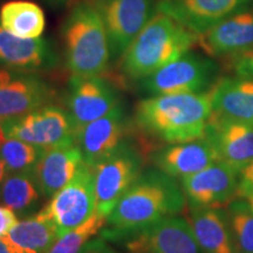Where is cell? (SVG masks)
I'll use <instances>...</instances> for the list:
<instances>
[{
    "label": "cell",
    "instance_id": "cell-25",
    "mask_svg": "<svg viewBox=\"0 0 253 253\" xmlns=\"http://www.w3.org/2000/svg\"><path fill=\"white\" fill-rule=\"evenodd\" d=\"M0 24L9 33L36 39L45 31V14L39 6L26 0L6 2L0 9Z\"/></svg>",
    "mask_w": 253,
    "mask_h": 253
},
{
    "label": "cell",
    "instance_id": "cell-27",
    "mask_svg": "<svg viewBox=\"0 0 253 253\" xmlns=\"http://www.w3.org/2000/svg\"><path fill=\"white\" fill-rule=\"evenodd\" d=\"M107 225V217L95 212L86 223L55 240L47 253H81L88 243Z\"/></svg>",
    "mask_w": 253,
    "mask_h": 253
},
{
    "label": "cell",
    "instance_id": "cell-5",
    "mask_svg": "<svg viewBox=\"0 0 253 253\" xmlns=\"http://www.w3.org/2000/svg\"><path fill=\"white\" fill-rule=\"evenodd\" d=\"M143 154L128 138L94 167L97 213L109 216L120 199L143 171Z\"/></svg>",
    "mask_w": 253,
    "mask_h": 253
},
{
    "label": "cell",
    "instance_id": "cell-36",
    "mask_svg": "<svg viewBox=\"0 0 253 253\" xmlns=\"http://www.w3.org/2000/svg\"><path fill=\"white\" fill-rule=\"evenodd\" d=\"M246 202H248L250 207H251V209L253 210V194H250L249 196H246V197L244 198Z\"/></svg>",
    "mask_w": 253,
    "mask_h": 253
},
{
    "label": "cell",
    "instance_id": "cell-30",
    "mask_svg": "<svg viewBox=\"0 0 253 253\" xmlns=\"http://www.w3.org/2000/svg\"><path fill=\"white\" fill-rule=\"evenodd\" d=\"M250 194H253V160L239 172L236 198L244 199Z\"/></svg>",
    "mask_w": 253,
    "mask_h": 253
},
{
    "label": "cell",
    "instance_id": "cell-22",
    "mask_svg": "<svg viewBox=\"0 0 253 253\" xmlns=\"http://www.w3.org/2000/svg\"><path fill=\"white\" fill-rule=\"evenodd\" d=\"M210 93L213 114L253 126V79H219Z\"/></svg>",
    "mask_w": 253,
    "mask_h": 253
},
{
    "label": "cell",
    "instance_id": "cell-34",
    "mask_svg": "<svg viewBox=\"0 0 253 253\" xmlns=\"http://www.w3.org/2000/svg\"><path fill=\"white\" fill-rule=\"evenodd\" d=\"M7 175H8L7 167H6V164L4 162V160L1 158V156H0V185H1V183L4 182V179L6 178V176Z\"/></svg>",
    "mask_w": 253,
    "mask_h": 253
},
{
    "label": "cell",
    "instance_id": "cell-3",
    "mask_svg": "<svg viewBox=\"0 0 253 253\" xmlns=\"http://www.w3.org/2000/svg\"><path fill=\"white\" fill-rule=\"evenodd\" d=\"M197 42V34L157 12L123 53L121 69L126 79L141 81L190 52Z\"/></svg>",
    "mask_w": 253,
    "mask_h": 253
},
{
    "label": "cell",
    "instance_id": "cell-15",
    "mask_svg": "<svg viewBox=\"0 0 253 253\" xmlns=\"http://www.w3.org/2000/svg\"><path fill=\"white\" fill-rule=\"evenodd\" d=\"M252 0H157V11L202 36Z\"/></svg>",
    "mask_w": 253,
    "mask_h": 253
},
{
    "label": "cell",
    "instance_id": "cell-35",
    "mask_svg": "<svg viewBox=\"0 0 253 253\" xmlns=\"http://www.w3.org/2000/svg\"><path fill=\"white\" fill-rule=\"evenodd\" d=\"M6 138L7 137H6L5 132H4V130H2V126H1V125H0V147H1L2 143H4Z\"/></svg>",
    "mask_w": 253,
    "mask_h": 253
},
{
    "label": "cell",
    "instance_id": "cell-6",
    "mask_svg": "<svg viewBox=\"0 0 253 253\" xmlns=\"http://www.w3.org/2000/svg\"><path fill=\"white\" fill-rule=\"evenodd\" d=\"M0 125L7 138H17L43 149L77 143L78 129L71 114L53 103Z\"/></svg>",
    "mask_w": 253,
    "mask_h": 253
},
{
    "label": "cell",
    "instance_id": "cell-26",
    "mask_svg": "<svg viewBox=\"0 0 253 253\" xmlns=\"http://www.w3.org/2000/svg\"><path fill=\"white\" fill-rule=\"evenodd\" d=\"M226 214L238 253H253V210L245 199L236 198L226 207Z\"/></svg>",
    "mask_w": 253,
    "mask_h": 253
},
{
    "label": "cell",
    "instance_id": "cell-9",
    "mask_svg": "<svg viewBox=\"0 0 253 253\" xmlns=\"http://www.w3.org/2000/svg\"><path fill=\"white\" fill-rule=\"evenodd\" d=\"M108 34L112 59L121 58L157 13V0H103L97 5Z\"/></svg>",
    "mask_w": 253,
    "mask_h": 253
},
{
    "label": "cell",
    "instance_id": "cell-29",
    "mask_svg": "<svg viewBox=\"0 0 253 253\" xmlns=\"http://www.w3.org/2000/svg\"><path fill=\"white\" fill-rule=\"evenodd\" d=\"M230 58L231 71L235 73L236 77L253 79V46Z\"/></svg>",
    "mask_w": 253,
    "mask_h": 253
},
{
    "label": "cell",
    "instance_id": "cell-17",
    "mask_svg": "<svg viewBox=\"0 0 253 253\" xmlns=\"http://www.w3.org/2000/svg\"><path fill=\"white\" fill-rule=\"evenodd\" d=\"M58 61V54L48 40L17 37L0 24V67L37 73L54 68Z\"/></svg>",
    "mask_w": 253,
    "mask_h": 253
},
{
    "label": "cell",
    "instance_id": "cell-1",
    "mask_svg": "<svg viewBox=\"0 0 253 253\" xmlns=\"http://www.w3.org/2000/svg\"><path fill=\"white\" fill-rule=\"evenodd\" d=\"M182 186L157 168L143 170L107 217L102 238L123 242L132 233L164 218L177 216L185 207Z\"/></svg>",
    "mask_w": 253,
    "mask_h": 253
},
{
    "label": "cell",
    "instance_id": "cell-20",
    "mask_svg": "<svg viewBox=\"0 0 253 253\" xmlns=\"http://www.w3.org/2000/svg\"><path fill=\"white\" fill-rule=\"evenodd\" d=\"M84 162L77 143L47 148L33 169L43 198H52L71 182Z\"/></svg>",
    "mask_w": 253,
    "mask_h": 253
},
{
    "label": "cell",
    "instance_id": "cell-8",
    "mask_svg": "<svg viewBox=\"0 0 253 253\" xmlns=\"http://www.w3.org/2000/svg\"><path fill=\"white\" fill-rule=\"evenodd\" d=\"M218 66L212 59L188 52L141 80L150 95L203 93L217 82Z\"/></svg>",
    "mask_w": 253,
    "mask_h": 253
},
{
    "label": "cell",
    "instance_id": "cell-23",
    "mask_svg": "<svg viewBox=\"0 0 253 253\" xmlns=\"http://www.w3.org/2000/svg\"><path fill=\"white\" fill-rule=\"evenodd\" d=\"M6 237L23 253H47L59 233L54 223L38 211L19 220Z\"/></svg>",
    "mask_w": 253,
    "mask_h": 253
},
{
    "label": "cell",
    "instance_id": "cell-32",
    "mask_svg": "<svg viewBox=\"0 0 253 253\" xmlns=\"http://www.w3.org/2000/svg\"><path fill=\"white\" fill-rule=\"evenodd\" d=\"M81 253H118L112 246L107 244L104 238H94L84 246Z\"/></svg>",
    "mask_w": 253,
    "mask_h": 253
},
{
    "label": "cell",
    "instance_id": "cell-14",
    "mask_svg": "<svg viewBox=\"0 0 253 253\" xmlns=\"http://www.w3.org/2000/svg\"><path fill=\"white\" fill-rule=\"evenodd\" d=\"M183 194L190 208H226L236 199L238 173L224 162L181 178Z\"/></svg>",
    "mask_w": 253,
    "mask_h": 253
},
{
    "label": "cell",
    "instance_id": "cell-7",
    "mask_svg": "<svg viewBox=\"0 0 253 253\" xmlns=\"http://www.w3.org/2000/svg\"><path fill=\"white\" fill-rule=\"evenodd\" d=\"M54 223L59 237L77 229L96 212L94 167L82 162L67 185L40 210Z\"/></svg>",
    "mask_w": 253,
    "mask_h": 253
},
{
    "label": "cell",
    "instance_id": "cell-16",
    "mask_svg": "<svg viewBox=\"0 0 253 253\" xmlns=\"http://www.w3.org/2000/svg\"><path fill=\"white\" fill-rule=\"evenodd\" d=\"M207 137L220 162L238 173L253 160V126L221 118L212 113L208 122Z\"/></svg>",
    "mask_w": 253,
    "mask_h": 253
},
{
    "label": "cell",
    "instance_id": "cell-18",
    "mask_svg": "<svg viewBox=\"0 0 253 253\" xmlns=\"http://www.w3.org/2000/svg\"><path fill=\"white\" fill-rule=\"evenodd\" d=\"M202 49L211 58L232 56L253 46V9L249 7L218 23L198 37Z\"/></svg>",
    "mask_w": 253,
    "mask_h": 253
},
{
    "label": "cell",
    "instance_id": "cell-10",
    "mask_svg": "<svg viewBox=\"0 0 253 253\" xmlns=\"http://www.w3.org/2000/svg\"><path fill=\"white\" fill-rule=\"evenodd\" d=\"M54 97V89L34 73L0 67V123L47 106Z\"/></svg>",
    "mask_w": 253,
    "mask_h": 253
},
{
    "label": "cell",
    "instance_id": "cell-24",
    "mask_svg": "<svg viewBox=\"0 0 253 253\" xmlns=\"http://www.w3.org/2000/svg\"><path fill=\"white\" fill-rule=\"evenodd\" d=\"M42 197L33 170L8 172L0 185V203L12 209L18 216L36 213L34 209Z\"/></svg>",
    "mask_w": 253,
    "mask_h": 253
},
{
    "label": "cell",
    "instance_id": "cell-33",
    "mask_svg": "<svg viewBox=\"0 0 253 253\" xmlns=\"http://www.w3.org/2000/svg\"><path fill=\"white\" fill-rule=\"evenodd\" d=\"M0 253H23L7 237L0 238Z\"/></svg>",
    "mask_w": 253,
    "mask_h": 253
},
{
    "label": "cell",
    "instance_id": "cell-12",
    "mask_svg": "<svg viewBox=\"0 0 253 253\" xmlns=\"http://www.w3.org/2000/svg\"><path fill=\"white\" fill-rule=\"evenodd\" d=\"M119 103L121 101L118 90L104 79L72 75L66 104L78 132L88 123L102 118Z\"/></svg>",
    "mask_w": 253,
    "mask_h": 253
},
{
    "label": "cell",
    "instance_id": "cell-31",
    "mask_svg": "<svg viewBox=\"0 0 253 253\" xmlns=\"http://www.w3.org/2000/svg\"><path fill=\"white\" fill-rule=\"evenodd\" d=\"M18 221V214L12 209L0 203V238L7 236Z\"/></svg>",
    "mask_w": 253,
    "mask_h": 253
},
{
    "label": "cell",
    "instance_id": "cell-21",
    "mask_svg": "<svg viewBox=\"0 0 253 253\" xmlns=\"http://www.w3.org/2000/svg\"><path fill=\"white\" fill-rule=\"evenodd\" d=\"M188 221L202 253H238L223 208H190Z\"/></svg>",
    "mask_w": 253,
    "mask_h": 253
},
{
    "label": "cell",
    "instance_id": "cell-19",
    "mask_svg": "<svg viewBox=\"0 0 253 253\" xmlns=\"http://www.w3.org/2000/svg\"><path fill=\"white\" fill-rule=\"evenodd\" d=\"M151 160L155 167L168 176L183 178L218 162L219 158L210 141L203 137L184 143L168 144L155 150Z\"/></svg>",
    "mask_w": 253,
    "mask_h": 253
},
{
    "label": "cell",
    "instance_id": "cell-11",
    "mask_svg": "<svg viewBox=\"0 0 253 253\" xmlns=\"http://www.w3.org/2000/svg\"><path fill=\"white\" fill-rule=\"evenodd\" d=\"M134 128V122L128 118L122 103L102 118L88 123L78 132L77 137L84 162L96 167L128 140Z\"/></svg>",
    "mask_w": 253,
    "mask_h": 253
},
{
    "label": "cell",
    "instance_id": "cell-28",
    "mask_svg": "<svg viewBox=\"0 0 253 253\" xmlns=\"http://www.w3.org/2000/svg\"><path fill=\"white\" fill-rule=\"evenodd\" d=\"M43 150V148L17 138H6L0 147V156L4 160L8 172L28 171L36 168Z\"/></svg>",
    "mask_w": 253,
    "mask_h": 253
},
{
    "label": "cell",
    "instance_id": "cell-13",
    "mask_svg": "<svg viewBox=\"0 0 253 253\" xmlns=\"http://www.w3.org/2000/svg\"><path fill=\"white\" fill-rule=\"evenodd\" d=\"M128 253H202L188 219L171 216L123 240Z\"/></svg>",
    "mask_w": 253,
    "mask_h": 253
},
{
    "label": "cell",
    "instance_id": "cell-4",
    "mask_svg": "<svg viewBox=\"0 0 253 253\" xmlns=\"http://www.w3.org/2000/svg\"><path fill=\"white\" fill-rule=\"evenodd\" d=\"M66 65L77 77H101L112 59L108 34L97 5L73 7L62 27Z\"/></svg>",
    "mask_w": 253,
    "mask_h": 253
},
{
    "label": "cell",
    "instance_id": "cell-2",
    "mask_svg": "<svg viewBox=\"0 0 253 253\" xmlns=\"http://www.w3.org/2000/svg\"><path fill=\"white\" fill-rule=\"evenodd\" d=\"M211 115L209 89L203 93L151 95L137 103L132 122L148 140L176 144L203 138Z\"/></svg>",
    "mask_w": 253,
    "mask_h": 253
}]
</instances>
